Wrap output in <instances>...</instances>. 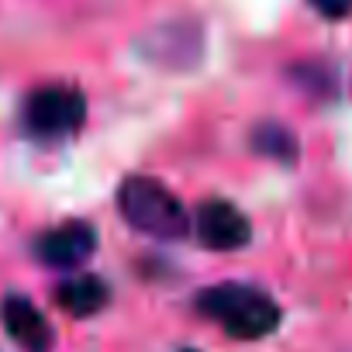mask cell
I'll use <instances>...</instances> for the list:
<instances>
[{
  "mask_svg": "<svg viewBox=\"0 0 352 352\" xmlns=\"http://www.w3.org/2000/svg\"><path fill=\"white\" fill-rule=\"evenodd\" d=\"M118 208H121V218L135 232L152 235V239L173 242L190 232L187 208L176 201L169 187H162L152 176H128L118 190Z\"/></svg>",
  "mask_w": 352,
  "mask_h": 352,
  "instance_id": "obj_1",
  "label": "cell"
},
{
  "mask_svg": "<svg viewBox=\"0 0 352 352\" xmlns=\"http://www.w3.org/2000/svg\"><path fill=\"white\" fill-rule=\"evenodd\" d=\"M97 249V232L87 221H66L52 232H45L35 245L38 259L52 270H76L80 263H87Z\"/></svg>",
  "mask_w": 352,
  "mask_h": 352,
  "instance_id": "obj_5",
  "label": "cell"
},
{
  "mask_svg": "<svg viewBox=\"0 0 352 352\" xmlns=\"http://www.w3.org/2000/svg\"><path fill=\"white\" fill-rule=\"evenodd\" d=\"M194 228H197V239L214 249V252H232V249H242L249 245L252 239V228H249V218L228 204V201H204L197 208V218H194Z\"/></svg>",
  "mask_w": 352,
  "mask_h": 352,
  "instance_id": "obj_4",
  "label": "cell"
},
{
  "mask_svg": "<svg viewBox=\"0 0 352 352\" xmlns=\"http://www.w3.org/2000/svg\"><path fill=\"white\" fill-rule=\"evenodd\" d=\"M197 311L204 318H214L225 324V331L232 338L242 342H256L266 338L270 331H276L280 324V307L276 300H270L266 294L252 290V287H239V283H225V287H211L197 297Z\"/></svg>",
  "mask_w": 352,
  "mask_h": 352,
  "instance_id": "obj_2",
  "label": "cell"
},
{
  "mask_svg": "<svg viewBox=\"0 0 352 352\" xmlns=\"http://www.w3.org/2000/svg\"><path fill=\"white\" fill-rule=\"evenodd\" d=\"M311 8L328 18V21H338V18H349L352 14V0H311Z\"/></svg>",
  "mask_w": 352,
  "mask_h": 352,
  "instance_id": "obj_9",
  "label": "cell"
},
{
  "mask_svg": "<svg viewBox=\"0 0 352 352\" xmlns=\"http://www.w3.org/2000/svg\"><path fill=\"white\" fill-rule=\"evenodd\" d=\"M56 304L73 314V318H90L97 311H104L107 304V287L97 276H73L56 290Z\"/></svg>",
  "mask_w": 352,
  "mask_h": 352,
  "instance_id": "obj_7",
  "label": "cell"
},
{
  "mask_svg": "<svg viewBox=\"0 0 352 352\" xmlns=\"http://www.w3.org/2000/svg\"><path fill=\"white\" fill-rule=\"evenodd\" d=\"M252 145L263 152V155H270V159H276V162H294L297 159V138L287 131V128H280V124H263L256 135H252Z\"/></svg>",
  "mask_w": 352,
  "mask_h": 352,
  "instance_id": "obj_8",
  "label": "cell"
},
{
  "mask_svg": "<svg viewBox=\"0 0 352 352\" xmlns=\"http://www.w3.org/2000/svg\"><path fill=\"white\" fill-rule=\"evenodd\" d=\"M0 318H4V328L8 335L25 349V352H52V324L45 321V314L28 300V297H8L0 304Z\"/></svg>",
  "mask_w": 352,
  "mask_h": 352,
  "instance_id": "obj_6",
  "label": "cell"
},
{
  "mask_svg": "<svg viewBox=\"0 0 352 352\" xmlns=\"http://www.w3.org/2000/svg\"><path fill=\"white\" fill-rule=\"evenodd\" d=\"M87 100L76 87H38L25 100V128L38 138H63L80 131Z\"/></svg>",
  "mask_w": 352,
  "mask_h": 352,
  "instance_id": "obj_3",
  "label": "cell"
},
{
  "mask_svg": "<svg viewBox=\"0 0 352 352\" xmlns=\"http://www.w3.org/2000/svg\"><path fill=\"white\" fill-rule=\"evenodd\" d=\"M180 352H197V349H180Z\"/></svg>",
  "mask_w": 352,
  "mask_h": 352,
  "instance_id": "obj_10",
  "label": "cell"
}]
</instances>
